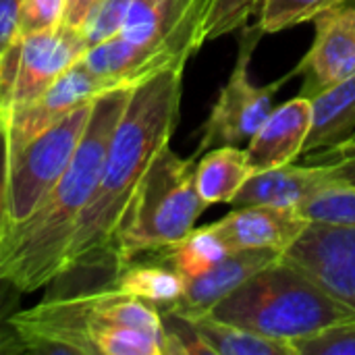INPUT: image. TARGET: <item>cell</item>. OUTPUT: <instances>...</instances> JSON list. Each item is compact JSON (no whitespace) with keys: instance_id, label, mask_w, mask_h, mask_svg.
<instances>
[{"instance_id":"1","label":"cell","mask_w":355,"mask_h":355,"mask_svg":"<svg viewBox=\"0 0 355 355\" xmlns=\"http://www.w3.org/2000/svg\"><path fill=\"white\" fill-rule=\"evenodd\" d=\"M131 92L133 87H114L94 100L77 152L60 181L31 216L0 231V275L23 295L50 285L62 272L69 243L98 185L108 141Z\"/></svg>"},{"instance_id":"2","label":"cell","mask_w":355,"mask_h":355,"mask_svg":"<svg viewBox=\"0 0 355 355\" xmlns=\"http://www.w3.org/2000/svg\"><path fill=\"white\" fill-rule=\"evenodd\" d=\"M183 69L160 71L133 87L108 141L98 185L69 243L64 268L112 248L116 227L137 183L175 133Z\"/></svg>"},{"instance_id":"3","label":"cell","mask_w":355,"mask_h":355,"mask_svg":"<svg viewBox=\"0 0 355 355\" xmlns=\"http://www.w3.org/2000/svg\"><path fill=\"white\" fill-rule=\"evenodd\" d=\"M208 314L291 349L302 339L355 318L352 308L285 254L223 297Z\"/></svg>"},{"instance_id":"4","label":"cell","mask_w":355,"mask_h":355,"mask_svg":"<svg viewBox=\"0 0 355 355\" xmlns=\"http://www.w3.org/2000/svg\"><path fill=\"white\" fill-rule=\"evenodd\" d=\"M198 158H181L166 144L137 183L116 227L112 248L127 262L160 252L189 231L208 208L196 187Z\"/></svg>"},{"instance_id":"5","label":"cell","mask_w":355,"mask_h":355,"mask_svg":"<svg viewBox=\"0 0 355 355\" xmlns=\"http://www.w3.org/2000/svg\"><path fill=\"white\" fill-rule=\"evenodd\" d=\"M92 104L94 102H87L75 108L35 135L19 152L8 154V198L2 229L19 225L31 216L60 181L77 152Z\"/></svg>"},{"instance_id":"6","label":"cell","mask_w":355,"mask_h":355,"mask_svg":"<svg viewBox=\"0 0 355 355\" xmlns=\"http://www.w3.org/2000/svg\"><path fill=\"white\" fill-rule=\"evenodd\" d=\"M264 31L258 27H241V42L235 58V67L220 87L216 102L210 108L208 119L202 127V137L193 156L218 146H241L248 144L262 127L272 110V96L287 81V75L270 85H256L250 79L252 54Z\"/></svg>"},{"instance_id":"7","label":"cell","mask_w":355,"mask_h":355,"mask_svg":"<svg viewBox=\"0 0 355 355\" xmlns=\"http://www.w3.org/2000/svg\"><path fill=\"white\" fill-rule=\"evenodd\" d=\"M316 35L287 79L302 75L300 96L316 100L355 77V0H345L314 19Z\"/></svg>"},{"instance_id":"8","label":"cell","mask_w":355,"mask_h":355,"mask_svg":"<svg viewBox=\"0 0 355 355\" xmlns=\"http://www.w3.org/2000/svg\"><path fill=\"white\" fill-rule=\"evenodd\" d=\"M112 89L102 81L83 58L69 67L48 89H44L35 100L12 108L6 119V139L8 154L19 152L44 129L73 112L75 108L94 102L100 94Z\"/></svg>"},{"instance_id":"9","label":"cell","mask_w":355,"mask_h":355,"mask_svg":"<svg viewBox=\"0 0 355 355\" xmlns=\"http://www.w3.org/2000/svg\"><path fill=\"white\" fill-rule=\"evenodd\" d=\"M285 256L355 312V227L310 223Z\"/></svg>"},{"instance_id":"10","label":"cell","mask_w":355,"mask_h":355,"mask_svg":"<svg viewBox=\"0 0 355 355\" xmlns=\"http://www.w3.org/2000/svg\"><path fill=\"white\" fill-rule=\"evenodd\" d=\"M85 52L87 42L81 29L67 25L64 21L58 27L23 35L12 108L35 100L69 67L81 60Z\"/></svg>"},{"instance_id":"11","label":"cell","mask_w":355,"mask_h":355,"mask_svg":"<svg viewBox=\"0 0 355 355\" xmlns=\"http://www.w3.org/2000/svg\"><path fill=\"white\" fill-rule=\"evenodd\" d=\"M308 225L310 220L300 208L241 206L210 227L218 233L231 252L277 250L285 254L300 239Z\"/></svg>"},{"instance_id":"12","label":"cell","mask_w":355,"mask_h":355,"mask_svg":"<svg viewBox=\"0 0 355 355\" xmlns=\"http://www.w3.org/2000/svg\"><path fill=\"white\" fill-rule=\"evenodd\" d=\"M312 125L314 104L310 98L297 96L272 108L245 148L254 173L291 164L295 158H300Z\"/></svg>"},{"instance_id":"13","label":"cell","mask_w":355,"mask_h":355,"mask_svg":"<svg viewBox=\"0 0 355 355\" xmlns=\"http://www.w3.org/2000/svg\"><path fill=\"white\" fill-rule=\"evenodd\" d=\"M283 252L277 250H235L229 252L220 262H216L204 275L185 281V291L181 300L168 308L183 314H208L223 297L241 287L258 270L281 258Z\"/></svg>"},{"instance_id":"14","label":"cell","mask_w":355,"mask_h":355,"mask_svg":"<svg viewBox=\"0 0 355 355\" xmlns=\"http://www.w3.org/2000/svg\"><path fill=\"white\" fill-rule=\"evenodd\" d=\"M324 162L314 166L283 164L254 173L233 198L231 206H287L302 208L324 179Z\"/></svg>"},{"instance_id":"15","label":"cell","mask_w":355,"mask_h":355,"mask_svg":"<svg viewBox=\"0 0 355 355\" xmlns=\"http://www.w3.org/2000/svg\"><path fill=\"white\" fill-rule=\"evenodd\" d=\"M324 168L320 187L300 210L310 223L355 227V154H335Z\"/></svg>"},{"instance_id":"16","label":"cell","mask_w":355,"mask_h":355,"mask_svg":"<svg viewBox=\"0 0 355 355\" xmlns=\"http://www.w3.org/2000/svg\"><path fill=\"white\" fill-rule=\"evenodd\" d=\"M252 175L254 166L248 150L239 146H218L198 158L196 187L208 206L231 204Z\"/></svg>"},{"instance_id":"17","label":"cell","mask_w":355,"mask_h":355,"mask_svg":"<svg viewBox=\"0 0 355 355\" xmlns=\"http://www.w3.org/2000/svg\"><path fill=\"white\" fill-rule=\"evenodd\" d=\"M112 289L139 297L158 310H168L181 300L185 291V279L173 266L152 254L148 260L133 258L123 262Z\"/></svg>"},{"instance_id":"18","label":"cell","mask_w":355,"mask_h":355,"mask_svg":"<svg viewBox=\"0 0 355 355\" xmlns=\"http://www.w3.org/2000/svg\"><path fill=\"white\" fill-rule=\"evenodd\" d=\"M314 125L304 144V154L327 150L345 141L355 131V77L312 100Z\"/></svg>"},{"instance_id":"19","label":"cell","mask_w":355,"mask_h":355,"mask_svg":"<svg viewBox=\"0 0 355 355\" xmlns=\"http://www.w3.org/2000/svg\"><path fill=\"white\" fill-rule=\"evenodd\" d=\"M191 318L212 355H295L285 343L260 337L252 331L218 320L212 314H196Z\"/></svg>"},{"instance_id":"20","label":"cell","mask_w":355,"mask_h":355,"mask_svg":"<svg viewBox=\"0 0 355 355\" xmlns=\"http://www.w3.org/2000/svg\"><path fill=\"white\" fill-rule=\"evenodd\" d=\"M229 252L231 250L218 237V233L210 225H206V227L189 231L177 243H173L160 252H154V254L162 262L173 266L185 281H189V279H196V277L204 275L206 270H210Z\"/></svg>"},{"instance_id":"21","label":"cell","mask_w":355,"mask_h":355,"mask_svg":"<svg viewBox=\"0 0 355 355\" xmlns=\"http://www.w3.org/2000/svg\"><path fill=\"white\" fill-rule=\"evenodd\" d=\"M341 2L345 0H262L258 8V27L264 33L291 29L306 21H314L320 12Z\"/></svg>"},{"instance_id":"22","label":"cell","mask_w":355,"mask_h":355,"mask_svg":"<svg viewBox=\"0 0 355 355\" xmlns=\"http://www.w3.org/2000/svg\"><path fill=\"white\" fill-rule=\"evenodd\" d=\"M260 4L262 0H208L200 27V44L204 46L210 40L245 27Z\"/></svg>"},{"instance_id":"23","label":"cell","mask_w":355,"mask_h":355,"mask_svg":"<svg viewBox=\"0 0 355 355\" xmlns=\"http://www.w3.org/2000/svg\"><path fill=\"white\" fill-rule=\"evenodd\" d=\"M164 355H212L191 316L179 310H160Z\"/></svg>"},{"instance_id":"24","label":"cell","mask_w":355,"mask_h":355,"mask_svg":"<svg viewBox=\"0 0 355 355\" xmlns=\"http://www.w3.org/2000/svg\"><path fill=\"white\" fill-rule=\"evenodd\" d=\"M129 6L131 0H98L81 25V33L87 42V48L119 35L127 19Z\"/></svg>"},{"instance_id":"25","label":"cell","mask_w":355,"mask_h":355,"mask_svg":"<svg viewBox=\"0 0 355 355\" xmlns=\"http://www.w3.org/2000/svg\"><path fill=\"white\" fill-rule=\"evenodd\" d=\"M295 355H355V318L293 343Z\"/></svg>"},{"instance_id":"26","label":"cell","mask_w":355,"mask_h":355,"mask_svg":"<svg viewBox=\"0 0 355 355\" xmlns=\"http://www.w3.org/2000/svg\"><path fill=\"white\" fill-rule=\"evenodd\" d=\"M23 291L0 275V354H25V345L12 324V316L19 312Z\"/></svg>"},{"instance_id":"27","label":"cell","mask_w":355,"mask_h":355,"mask_svg":"<svg viewBox=\"0 0 355 355\" xmlns=\"http://www.w3.org/2000/svg\"><path fill=\"white\" fill-rule=\"evenodd\" d=\"M69 0H23L21 2V35L58 27L64 21Z\"/></svg>"},{"instance_id":"28","label":"cell","mask_w":355,"mask_h":355,"mask_svg":"<svg viewBox=\"0 0 355 355\" xmlns=\"http://www.w3.org/2000/svg\"><path fill=\"white\" fill-rule=\"evenodd\" d=\"M21 46H23V35H19L0 54V114H4L6 119L12 110L15 85H17L19 62H21Z\"/></svg>"},{"instance_id":"29","label":"cell","mask_w":355,"mask_h":355,"mask_svg":"<svg viewBox=\"0 0 355 355\" xmlns=\"http://www.w3.org/2000/svg\"><path fill=\"white\" fill-rule=\"evenodd\" d=\"M21 2L0 0V54L21 35Z\"/></svg>"},{"instance_id":"30","label":"cell","mask_w":355,"mask_h":355,"mask_svg":"<svg viewBox=\"0 0 355 355\" xmlns=\"http://www.w3.org/2000/svg\"><path fill=\"white\" fill-rule=\"evenodd\" d=\"M6 198H8V139L4 129L0 133V231L6 218Z\"/></svg>"},{"instance_id":"31","label":"cell","mask_w":355,"mask_h":355,"mask_svg":"<svg viewBox=\"0 0 355 355\" xmlns=\"http://www.w3.org/2000/svg\"><path fill=\"white\" fill-rule=\"evenodd\" d=\"M96 2L98 0H69L67 12H64V23L81 29L83 21L87 19V15H89V10L94 8Z\"/></svg>"},{"instance_id":"32","label":"cell","mask_w":355,"mask_h":355,"mask_svg":"<svg viewBox=\"0 0 355 355\" xmlns=\"http://www.w3.org/2000/svg\"><path fill=\"white\" fill-rule=\"evenodd\" d=\"M324 156H335V154H355V137H347L341 144H335L327 150H322Z\"/></svg>"},{"instance_id":"33","label":"cell","mask_w":355,"mask_h":355,"mask_svg":"<svg viewBox=\"0 0 355 355\" xmlns=\"http://www.w3.org/2000/svg\"><path fill=\"white\" fill-rule=\"evenodd\" d=\"M4 129H6V116H4V114H0V133H2Z\"/></svg>"}]
</instances>
